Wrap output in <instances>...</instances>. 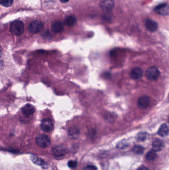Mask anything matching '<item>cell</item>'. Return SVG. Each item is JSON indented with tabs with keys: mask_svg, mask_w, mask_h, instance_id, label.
Returning <instances> with one entry per match:
<instances>
[{
	"mask_svg": "<svg viewBox=\"0 0 169 170\" xmlns=\"http://www.w3.org/2000/svg\"><path fill=\"white\" fill-rule=\"evenodd\" d=\"M24 30V24L20 21H13L10 26V31L15 35H21Z\"/></svg>",
	"mask_w": 169,
	"mask_h": 170,
	"instance_id": "obj_1",
	"label": "cell"
},
{
	"mask_svg": "<svg viewBox=\"0 0 169 170\" xmlns=\"http://www.w3.org/2000/svg\"><path fill=\"white\" fill-rule=\"evenodd\" d=\"M36 142L38 146L42 148H47L51 144L50 138L45 134H40L36 138Z\"/></svg>",
	"mask_w": 169,
	"mask_h": 170,
	"instance_id": "obj_2",
	"label": "cell"
},
{
	"mask_svg": "<svg viewBox=\"0 0 169 170\" xmlns=\"http://www.w3.org/2000/svg\"><path fill=\"white\" fill-rule=\"evenodd\" d=\"M43 27V24L41 21H34L30 23L28 26V30L31 34H37L41 31Z\"/></svg>",
	"mask_w": 169,
	"mask_h": 170,
	"instance_id": "obj_3",
	"label": "cell"
},
{
	"mask_svg": "<svg viewBox=\"0 0 169 170\" xmlns=\"http://www.w3.org/2000/svg\"><path fill=\"white\" fill-rule=\"evenodd\" d=\"M159 75V71L158 70L157 68L153 66L148 68L146 72V76L150 80H156Z\"/></svg>",
	"mask_w": 169,
	"mask_h": 170,
	"instance_id": "obj_4",
	"label": "cell"
},
{
	"mask_svg": "<svg viewBox=\"0 0 169 170\" xmlns=\"http://www.w3.org/2000/svg\"><path fill=\"white\" fill-rule=\"evenodd\" d=\"M40 127L45 132H50L54 129V124L50 118H44L41 121Z\"/></svg>",
	"mask_w": 169,
	"mask_h": 170,
	"instance_id": "obj_5",
	"label": "cell"
},
{
	"mask_svg": "<svg viewBox=\"0 0 169 170\" xmlns=\"http://www.w3.org/2000/svg\"><path fill=\"white\" fill-rule=\"evenodd\" d=\"M114 0H102L100 3V7L105 11H110L114 7Z\"/></svg>",
	"mask_w": 169,
	"mask_h": 170,
	"instance_id": "obj_6",
	"label": "cell"
},
{
	"mask_svg": "<svg viewBox=\"0 0 169 170\" xmlns=\"http://www.w3.org/2000/svg\"><path fill=\"white\" fill-rule=\"evenodd\" d=\"M155 11L158 14L162 16L169 15V5L162 4L155 8Z\"/></svg>",
	"mask_w": 169,
	"mask_h": 170,
	"instance_id": "obj_7",
	"label": "cell"
},
{
	"mask_svg": "<svg viewBox=\"0 0 169 170\" xmlns=\"http://www.w3.org/2000/svg\"><path fill=\"white\" fill-rule=\"evenodd\" d=\"M143 72L140 68L135 67L133 68L130 72V76L131 79L137 80L142 77Z\"/></svg>",
	"mask_w": 169,
	"mask_h": 170,
	"instance_id": "obj_8",
	"label": "cell"
},
{
	"mask_svg": "<svg viewBox=\"0 0 169 170\" xmlns=\"http://www.w3.org/2000/svg\"><path fill=\"white\" fill-rule=\"evenodd\" d=\"M150 103L149 98L146 96H142L139 98L138 105L140 108H146L148 107Z\"/></svg>",
	"mask_w": 169,
	"mask_h": 170,
	"instance_id": "obj_9",
	"label": "cell"
},
{
	"mask_svg": "<svg viewBox=\"0 0 169 170\" xmlns=\"http://www.w3.org/2000/svg\"><path fill=\"white\" fill-rule=\"evenodd\" d=\"M35 111V107L31 104H26L22 108V113L26 117H29L32 115L34 114Z\"/></svg>",
	"mask_w": 169,
	"mask_h": 170,
	"instance_id": "obj_10",
	"label": "cell"
},
{
	"mask_svg": "<svg viewBox=\"0 0 169 170\" xmlns=\"http://www.w3.org/2000/svg\"><path fill=\"white\" fill-rule=\"evenodd\" d=\"M53 154L57 157L63 156L66 153V149L63 146H55L53 148Z\"/></svg>",
	"mask_w": 169,
	"mask_h": 170,
	"instance_id": "obj_11",
	"label": "cell"
},
{
	"mask_svg": "<svg viewBox=\"0 0 169 170\" xmlns=\"http://www.w3.org/2000/svg\"><path fill=\"white\" fill-rule=\"evenodd\" d=\"M145 27L150 31H154L157 30L158 24L153 20L148 19L145 21Z\"/></svg>",
	"mask_w": 169,
	"mask_h": 170,
	"instance_id": "obj_12",
	"label": "cell"
},
{
	"mask_svg": "<svg viewBox=\"0 0 169 170\" xmlns=\"http://www.w3.org/2000/svg\"><path fill=\"white\" fill-rule=\"evenodd\" d=\"M68 135L72 139H76L79 135V130L78 127H71L68 130Z\"/></svg>",
	"mask_w": 169,
	"mask_h": 170,
	"instance_id": "obj_13",
	"label": "cell"
},
{
	"mask_svg": "<svg viewBox=\"0 0 169 170\" xmlns=\"http://www.w3.org/2000/svg\"><path fill=\"white\" fill-rule=\"evenodd\" d=\"M169 133V127L166 124H163L161 125L158 130V134L162 137L166 136Z\"/></svg>",
	"mask_w": 169,
	"mask_h": 170,
	"instance_id": "obj_14",
	"label": "cell"
},
{
	"mask_svg": "<svg viewBox=\"0 0 169 170\" xmlns=\"http://www.w3.org/2000/svg\"><path fill=\"white\" fill-rule=\"evenodd\" d=\"M163 146V142L159 139H156L152 143V148L155 152L161 150Z\"/></svg>",
	"mask_w": 169,
	"mask_h": 170,
	"instance_id": "obj_15",
	"label": "cell"
},
{
	"mask_svg": "<svg viewBox=\"0 0 169 170\" xmlns=\"http://www.w3.org/2000/svg\"><path fill=\"white\" fill-rule=\"evenodd\" d=\"M52 28L54 33H60L63 30V25L62 23L60 21H55L52 24Z\"/></svg>",
	"mask_w": 169,
	"mask_h": 170,
	"instance_id": "obj_16",
	"label": "cell"
},
{
	"mask_svg": "<svg viewBox=\"0 0 169 170\" xmlns=\"http://www.w3.org/2000/svg\"><path fill=\"white\" fill-rule=\"evenodd\" d=\"M76 21L75 17L72 16H69L65 20V24L68 26H72L75 24Z\"/></svg>",
	"mask_w": 169,
	"mask_h": 170,
	"instance_id": "obj_17",
	"label": "cell"
},
{
	"mask_svg": "<svg viewBox=\"0 0 169 170\" xmlns=\"http://www.w3.org/2000/svg\"><path fill=\"white\" fill-rule=\"evenodd\" d=\"M31 160L34 164L40 165V166H43L45 164L44 161L42 159L36 157L35 156H31Z\"/></svg>",
	"mask_w": 169,
	"mask_h": 170,
	"instance_id": "obj_18",
	"label": "cell"
},
{
	"mask_svg": "<svg viewBox=\"0 0 169 170\" xmlns=\"http://www.w3.org/2000/svg\"><path fill=\"white\" fill-rule=\"evenodd\" d=\"M156 154L155 153V151L153 150H151L147 153L146 158L148 160L153 161L155 160V158H156Z\"/></svg>",
	"mask_w": 169,
	"mask_h": 170,
	"instance_id": "obj_19",
	"label": "cell"
},
{
	"mask_svg": "<svg viewBox=\"0 0 169 170\" xmlns=\"http://www.w3.org/2000/svg\"><path fill=\"white\" fill-rule=\"evenodd\" d=\"M144 148L140 146H135L133 149V152L137 154H140L143 152Z\"/></svg>",
	"mask_w": 169,
	"mask_h": 170,
	"instance_id": "obj_20",
	"label": "cell"
},
{
	"mask_svg": "<svg viewBox=\"0 0 169 170\" xmlns=\"http://www.w3.org/2000/svg\"><path fill=\"white\" fill-rule=\"evenodd\" d=\"M14 0H1V5L5 7H9L13 5Z\"/></svg>",
	"mask_w": 169,
	"mask_h": 170,
	"instance_id": "obj_21",
	"label": "cell"
},
{
	"mask_svg": "<svg viewBox=\"0 0 169 170\" xmlns=\"http://www.w3.org/2000/svg\"><path fill=\"white\" fill-rule=\"evenodd\" d=\"M146 133H145V132H140V133L137 135V139L138 140L143 141L146 139Z\"/></svg>",
	"mask_w": 169,
	"mask_h": 170,
	"instance_id": "obj_22",
	"label": "cell"
},
{
	"mask_svg": "<svg viewBox=\"0 0 169 170\" xmlns=\"http://www.w3.org/2000/svg\"><path fill=\"white\" fill-rule=\"evenodd\" d=\"M68 166L70 168L74 169L77 166V162L75 161H69V162H68Z\"/></svg>",
	"mask_w": 169,
	"mask_h": 170,
	"instance_id": "obj_23",
	"label": "cell"
},
{
	"mask_svg": "<svg viewBox=\"0 0 169 170\" xmlns=\"http://www.w3.org/2000/svg\"><path fill=\"white\" fill-rule=\"evenodd\" d=\"M83 170H97V168L93 165H88L83 168Z\"/></svg>",
	"mask_w": 169,
	"mask_h": 170,
	"instance_id": "obj_24",
	"label": "cell"
},
{
	"mask_svg": "<svg viewBox=\"0 0 169 170\" xmlns=\"http://www.w3.org/2000/svg\"><path fill=\"white\" fill-rule=\"evenodd\" d=\"M137 170H149L147 168L145 167H140Z\"/></svg>",
	"mask_w": 169,
	"mask_h": 170,
	"instance_id": "obj_25",
	"label": "cell"
},
{
	"mask_svg": "<svg viewBox=\"0 0 169 170\" xmlns=\"http://www.w3.org/2000/svg\"><path fill=\"white\" fill-rule=\"evenodd\" d=\"M60 1L63 3H67L69 1V0H60Z\"/></svg>",
	"mask_w": 169,
	"mask_h": 170,
	"instance_id": "obj_26",
	"label": "cell"
}]
</instances>
